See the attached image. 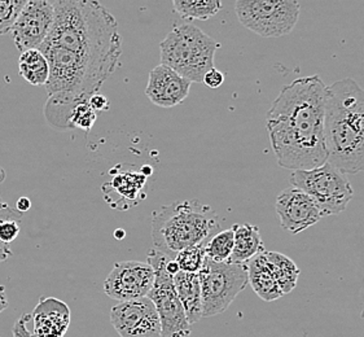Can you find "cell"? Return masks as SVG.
Returning <instances> with one entry per match:
<instances>
[{
	"instance_id": "14",
	"label": "cell",
	"mask_w": 364,
	"mask_h": 337,
	"mask_svg": "<svg viewBox=\"0 0 364 337\" xmlns=\"http://www.w3.org/2000/svg\"><path fill=\"white\" fill-rule=\"evenodd\" d=\"M191 83L168 66H156L151 73L146 88V95L152 104L161 108H173L183 103L190 94Z\"/></svg>"
},
{
	"instance_id": "32",
	"label": "cell",
	"mask_w": 364,
	"mask_h": 337,
	"mask_svg": "<svg viewBox=\"0 0 364 337\" xmlns=\"http://www.w3.org/2000/svg\"><path fill=\"white\" fill-rule=\"evenodd\" d=\"M16 208H17V212L18 213L28 212L30 208H31V201H30L29 198L22 196V198L17 200Z\"/></svg>"
},
{
	"instance_id": "35",
	"label": "cell",
	"mask_w": 364,
	"mask_h": 337,
	"mask_svg": "<svg viewBox=\"0 0 364 337\" xmlns=\"http://www.w3.org/2000/svg\"><path fill=\"white\" fill-rule=\"evenodd\" d=\"M166 272H168V275H171L173 278H174L175 275H176L178 272H181L179 264H178V262L175 261L174 258H173V260H170L168 264H166Z\"/></svg>"
},
{
	"instance_id": "29",
	"label": "cell",
	"mask_w": 364,
	"mask_h": 337,
	"mask_svg": "<svg viewBox=\"0 0 364 337\" xmlns=\"http://www.w3.org/2000/svg\"><path fill=\"white\" fill-rule=\"evenodd\" d=\"M21 213L14 210L12 208H9L6 201H3V198H0V223L1 222H7V220H14L20 223L21 222Z\"/></svg>"
},
{
	"instance_id": "15",
	"label": "cell",
	"mask_w": 364,
	"mask_h": 337,
	"mask_svg": "<svg viewBox=\"0 0 364 337\" xmlns=\"http://www.w3.org/2000/svg\"><path fill=\"white\" fill-rule=\"evenodd\" d=\"M31 337H64L70 326V309L55 297H41L31 314Z\"/></svg>"
},
{
	"instance_id": "2",
	"label": "cell",
	"mask_w": 364,
	"mask_h": 337,
	"mask_svg": "<svg viewBox=\"0 0 364 337\" xmlns=\"http://www.w3.org/2000/svg\"><path fill=\"white\" fill-rule=\"evenodd\" d=\"M326 90L315 74L285 85L274 100L266 114V129L279 166L313 170L327 162Z\"/></svg>"
},
{
	"instance_id": "23",
	"label": "cell",
	"mask_w": 364,
	"mask_h": 337,
	"mask_svg": "<svg viewBox=\"0 0 364 337\" xmlns=\"http://www.w3.org/2000/svg\"><path fill=\"white\" fill-rule=\"evenodd\" d=\"M146 182V176L140 171H124L119 176H114L110 182L112 190L117 191L124 198H139V193L144 187Z\"/></svg>"
},
{
	"instance_id": "1",
	"label": "cell",
	"mask_w": 364,
	"mask_h": 337,
	"mask_svg": "<svg viewBox=\"0 0 364 337\" xmlns=\"http://www.w3.org/2000/svg\"><path fill=\"white\" fill-rule=\"evenodd\" d=\"M53 23L38 48L47 59L50 77L46 119L58 130L69 129L75 105L100 91L118 66L122 37L116 18L95 0H55Z\"/></svg>"
},
{
	"instance_id": "34",
	"label": "cell",
	"mask_w": 364,
	"mask_h": 337,
	"mask_svg": "<svg viewBox=\"0 0 364 337\" xmlns=\"http://www.w3.org/2000/svg\"><path fill=\"white\" fill-rule=\"evenodd\" d=\"M8 297L7 291H6V287L0 284V314L8 308Z\"/></svg>"
},
{
	"instance_id": "30",
	"label": "cell",
	"mask_w": 364,
	"mask_h": 337,
	"mask_svg": "<svg viewBox=\"0 0 364 337\" xmlns=\"http://www.w3.org/2000/svg\"><path fill=\"white\" fill-rule=\"evenodd\" d=\"M223 82H225V75L215 68H213L208 73L205 74L204 80H203V83L210 88L220 87L223 85Z\"/></svg>"
},
{
	"instance_id": "26",
	"label": "cell",
	"mask_w": 364,
	"mask_h": 337,
	"mask_svg": "<svg viewBox=\"0 0 364 337\" xmlns=\"http://www.w3.org/2000/svg\"><path fill=\"white\" fill-rule=\"evenodd\" d=\"M95 110L90 107L88 102H83L74 107L70 116H69V129H80L88 132L96 122Z\"/></svg>"
},
{
	"instance_id": "33",
	"label": "cell",
	"mask_w": 364,
	"mask_h": 337,
	"mask_svg": "<svg viewBox=\"0 0 364 337\" xmlns=\"http://www.w3.org/2000/svg\"><path fill=\"white\" fill-rule=\"evenodd\" d=\"M11 256H12L11 245L6 244V242H0V264L4 262Z\"/></svg>"
},
{
	"instance_id": "20",
	"label": "cell",
	"mask_w": 364,
	"mask_h": 337,
	"mask_svg": "<svg viewBox=\"0 0 364 337\" xmlns=\"http://www.w3.org/2000/svg\"><path fill=\"white\" fill-rule=\"evenodd\" d=\"M20 75L33 86H46L50 77V66L39 50L22 52L18 60Z\"/></svg>"
},
{
	"instance_id": "22",
	"label": "cell",
	"mask_w": 364,
	"mask_h": 337,
	"mask_svg": "<svg viewBox=\"0 0 364 337\" xmlns=\"http://www.w3.org/2000/svg\"><path fill=\"white\" fill-rule=\"evenodd\" d=\"M233 230L232 228L219 231L218 234L210 237L205 244V255L214 262H227L232 255Z\"/></svg>"
},
{
	"instance_id": "13",
	"label": "cell",
	"mask_w": 364,
	"mask_h": 337,
	"mask_svg": "<svg viewBox=\"0 0 364 337\" xmlns=\"http://www.w3.org/2000/svg\"><path fill=\"white\" fill-rule=\"evenodd\" d=\"M275 209L282 228L291 234H299L323 218L313 198L296 187H288L277 196Z\"/></svg>"
},
{
	"instance_id": "6",
	"label": "cell",
	"mask_w": 364,
	"mask_h": 337,
	"mask_svg": "<svg viewBox=\"0 0 364 337\" xmlns=\"http://www.w3.org/2000/svg\"><path fill=\"white\" fill-rule=\"evenodd\" d=\"M171 257L152 248L148 252L146 264L154 274V287L148 294L160 318L161 337H190L191 324L176 294L174 278L166 272Z\"/></svg>"
},
{
	"instance_id": "7",
	"label": "cell",
	"mask_w": 364,
	"mask_h": 337,
	"mask_svg": "<svg viewBox=\"0 0 364 337\" xmlns=\"http://www.w3.org/2000/svg\"><path fill=\"white\" fill-rule=\"evenodd\" d=\"M291 187L313 198L323 217L343 213L354 196L348 176L326 162L313 170H296L289 178Z\"/></svg>"
},
{
	"instance_id": "9",
	"label": "cell",
	"mask_w": 364,
	"mask_h": 337,
	"mask_svg": "<svg viewBox=\"0 0 364 337\" xmlns=\"http://www.w3.org/2000/svg\"><path fill=\"white\" fill-rule=\"evenodd\" d=\"M235 11L247 29L263 38H280L297 25L301 4L297 0H239Z\"/></svg>"
},
{
	"instance_id": "10",
	"label": "cell",
	"mask_w": 364,
	"mask_h": 337,
	"mask_svg": "<svg viewBox=\"0 0 364 337\" xmlns=\"http://www.w3.org/2000/svg\"><path fill=\"white\" fill-rule=\"evenodd\" d=\"M154 280V270L146 262H117L104 282V292L110 299L121 302L139 300L148 296Z\"/></svg>"
},
{
	"instance_id": "3",
	"label": "cell",
	"mask_w": 364,
	"mask_h": 337,
	"mask_svg": "<svg viewBox=\"0 0 364 337\" xmlns=\"http://www.w3.org/2000/svg\"><path fill=\"white\" fill-rule=\"evenodd\" d=\"M324 141L328 160L345 176L364 170V90L351 78L327 86Z\"/></svg>"
},
{
	"instance_id": "36",
	"label": "cell",
	"mask_w": 364,
	"mask_h": 337,
	"mask_svg": "<svg viewBox=\"0 0 364 337\" xmlns=\"http://www.w3.org/2000/svg\"><path fill=\"white\" fill-rule=\"evenodd\" d=\"M124 236H126V232H124L122 228H118V230H116V232H114V237H116L117 240H122Z\"/></svg>"
},
{
	"instance_id": "17",
	"label": "cell",
	"mask_w": 364,
	"mask_h": 337,
	"mask_svg": "<svg viewBox=\"0 0 364 337\" xmlns=\"http://www.w3.org/2000/svg\"><path fill=\"white\" fill-rule=\"evenodd\" d=\"M247 267H248L249 284L252 286L255 294L259 299L271 302L284 296L277 284V279L269 269V262L263 252L253 257L247 264Z\"/></svg>"
},
{
	"instance_id": "27",
	"label": "cell",
	"mask_w": 364,
	"mask_h": 337,
	"mask_svg": "<svg viewBox=\"0 0 364 337\" xmlns=\"http://www.w3.org/2000/svg\"><path fill=\"white\" fill-rule=\"evenodd\" d=\"M20 234V225L14 220L0 223V242L11 244Z\"/></svg>"
},
{
	"instance_id": "4",
	"label": "cell",
	"mask_w": 364,
	"mask_h": 337,
	"mask_svg": "<svg viewBox=\"0 0 364 337\" xmlns=\"http://www.w3.org/2000/svg\"><path fill=\"white\" fill-rule=\"evenodd\" d=\"M218 215L198 200H181L152 214L154 248L171 258L181 250L203 245L219 232Z\"/></svg>"
},
{
	"instance_id": "24",
	"label": "cell",
	"mask_w": 364,
	"mask_h": 337,
	"mask_svg": "<svg viewBox=\"0 0 364 337\" xmlns=\"http://www.w3.org/2000/svg\"><path fill=\"white\" fill-rule=\"evenodd\" d=\"M179 264L181 272L197 274L203 269L206 255H205V244L195 245L186 250H181L174 258Z\"/></svg>"
},
{
	"instance_id": "19",
	"label": "cell",
	"mask_w": 364,
	"mask_h": 337,
	"mask_svg": "<svg viewBox=\"0 0 364 337\" xmlns=\"http://www.w3.org/2000/svg\"><path fill=\"white\" fill-rule=\"evenodd\" d=\"M263 253L283 294H291L297 286V280L301 272L299 266L294 264L289 257L284 256L279 252L264 250Z\"/></svg>"
},
{
	"instance_id": "12",
	"label": "cell",
	"mask_w": 364,
	"mask_h": 337,
	"mask_svg": "<svg viewBox=\"0 0 364 337\" xmlns=\"http://www.w3.org/2000/svg\"><path fill=\"white\" fill-rule=\"evenodd\" d=\"M53 16L50 0H28L11 31L17 50L21 53L38 50L50 34Z\"/></svg>"
},
{
	"instance_id": "28",
	"label": "cell",
	"mask_w": 364,
	"mask_h": 337,
	"mask_svg": "<svg viewBox=\"0 0 364 337\" xmlns=\"http://www.w3.org/2000/svg\"><path fill=\"white\" fill-rule=\"evenodd\" d=\"M31 319V314H22L12 328V335L14 337H31L29 330H28V322Z\"/></svg>"
},
{
	"instance_id": "11",
	"label": "cell",
	"mask_w": 364,
	"mask_h": 337,
	"mask_svg": "<svg viewBox=\"0 0 364 337\" xmlns=\"http://www.w3.org/2000/svg\"><path fill=\"white\" fill-rule=\"evenodd\" d=\"M110 322L121 337H161L160 318L148 297L117 304Z\"/></svg>"
},
{
	"instance_id": "31",
	"label": "cell",
	"mask_w": 364,
	"mask_h": 337,
	"mask_svg": "<svg viewBox=\"0 0 364 337\" xmlns=\"http://www.w3.org/2000/svg\"><path fill=\"white\" fill-rule=\"evenodd\" d=\"M88 104L95 112H105V110L109 109L110 107L109 100L99 92L88 99Z\"/></svg>"
},
{
	"instance_id": "5",
	"label": "cell",
	"mask_w": 364,
	"mask_h": 337,
	"mask_svg": "<svg viewBox=\"0 0 364 337\" xmlns=\"http://www.w3.org/2000/svg\"><path fill=\"white\" fill-rule=\"evenodd\" d=\"M220 44L192 23L175 26L160 43L161 64L183 78L203 83L205 74L214 68Z\"/></svg>"
},
{
	"instance_id": "16",
	"label": "cell",
	"mask_w": 364,
	"mask_h": 337,
	"mask_svg": "<svg viewBox=\"0 0 364 337\" xmlns=\"http://www.w3.org/2000/svg\"><path fill=\"white\" fill-rule=\"evenodd\" d=\"M233 250L228 264H247L253 257L264 252L259 228L249 223L233 225Z\"/></svg>"
},
{
	"instance_id": "21",
	"label": "cell",
	"mask_w": 364,
	"mask_h": 337,
	"mask_svg": "<svg viewBox=\"0 0 364 337\" xmlns=\"http://www.w3.org/2000/svg\"><path fill=\"white\" fill-rule=\"evenodd\" d=\"M174 12L183 20H209L222 9L219 0H174Z\"/></svg>"
},
{
	"instance_id": "8",
	"label": "cell",
	"mask_w": 364,
	"mask_h": 337,
	"mask_svg": "<svg viewBox=\"0 0 364 337\" xmlns=\"http://www.w3.org/2000/svg\"><path fill=\"white\" fill-rule=\"evenodd\" d=\"M197 275L201 286L203 318L225 313L249 284L247 264H219L206 258Z\"/></svg>"
},
{
	"instance_id": "25",
	"label": "cell",
	"mask_w": 364,
	"mask_h": 337,
	"mask_svg": "<svg viewBox=\"0 0 364 337\" xmlns=\"http://www.w3.org/2000/svg\"><path fill=\"white\" fill-rule=\"evenodd\" d=\"M28 0H0V36L11 33Z\"/></svg>"
},
{
	"instance_id": "18",
	"label": "cell",
	"mask_w": 364,
	"mask_h": 337,
	"mask_svg": "<svg viewBox=\"0 0 364 337\" xmlns=\"http://www.w3.org/2000/svg\"><path fill=\"white\" fill-rule=\"evenodd\" d=\"M174 286L188 323L193 324L203 319V299L198 275L179 272L174 277Z\"/></svg>"
}]
</instances>
